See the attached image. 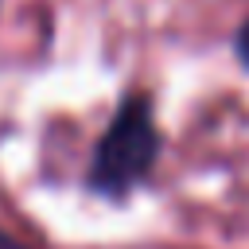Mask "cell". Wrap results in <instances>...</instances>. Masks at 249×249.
I'll list each match as a JSON object with an SVG mask.
<instances>
[{
  "label": "cell",
  "instance_id": "1",
  "mask_svg": "<svg viewBox=\"0 0 249 249\" xmlns=\"http://www.w3.org/2000/svg\"><path fill=\"white\" fill-rule=\"evenodd\" d=\"M160 124H156V109L152 97L144 89H132L121 97L113 121L105 124L93 160H89V191L121 198L128 195L136 183L148 179V171L160 160Z\"/></svg>",
  "mask_w": 249,
  "mask_h": 249
},
{
  "label": "cell",
  "instance_id": "2",
  "mask_svg": "<svg viewBox=\"0 0 249 249\" xmlns=\"http://www.w3.org/2000/svg\"><path fill=\"white\" fill-rule=\"evenodd\" d=\"M233 51H237V62L249 70V19L237 27V35H233Z\"/></svg>",
  "mask_w": 249,
  "mask_h": 249
},
{
  "label": "cell",
  "instance_id": "3",
  "mask_svg": "<svg viewBox=\"0 0 249 249\" xmlns=\"http://www.w3.org/2000/svg\"><path fill=\"white\" fill-rule=\"evenodd\" d=\"M0 249H23V245H16V241H12V237L0 230Z\"/></svg>",
  "mask_w": 249,
  "mask_h": 249
}]
</instances>
